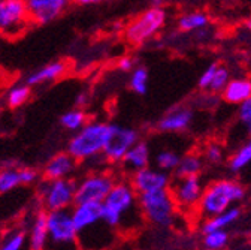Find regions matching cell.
I'll use <instances>...</instances> for the list:
<instances>
[{"label":"cell","instance_id":"obj_40","mask_svg":"<svg viewBox=\"0 0 251 250\" xmlns=\"http://www.w3.org/2000/svg\"><path fill=\"white\" fill-rule=\"evenodd\" d=\"M203 250H209V249H203Z\"/></svg>","mask_w":251,"mask_h":250},{"label":"cell","instance_id":"obj_20","mask_svg":"<svg viewBox=\"0 0 251 250\" xmlns=\"http://www.w3.org/2000/svg\"><path fill=\"white\" fill-rule=\"evenodd\" d=\"M239 217H241V208L233 205V207H230L229 210H226L223 213H220V214H217L214 217L206 219V221L201 226L202 234L218 231V229H226L230 225H233Z\"/></svg>","mask_w":251,"mask_h":250},{"label":"cell","instance_id":"obj_25","mask_svg":"<svg viewBox=\"0 0 251 250\" xmlns=\"http://www.w3.org/2000/svg\"><path fill=\"white\" fill-rule=\"evenodd\" d=\"M20 186H23L21 167L8 165L0 168V194H8Z\"/></svg>","mask_w":251,"mask_h":250},{"label":"cell","instance_id":"obj_32","mask_svg":"<svg viewBox=\"0 0 251 250\" xmlns=\"http://www.w3.org/2000/svg\"><path fill=\"white\" fill-rule=\"evenodd\" d=\"M238 121L245 129L248 137H251V98L238 105Z\"/></svg>","mask_w":251,"mask_h":250},{"label":"cell","instance_id":"obj_3","mask_svg":"<svg viewBox=\"0 0 251 250\" xmlns=\"http://www.w3.org/2000/svg\"><path fill=\"white\" fill-rule=\"evenodd\" d=\"M111 123L100 120H88L84 128L74 132L68 141L66 151L79 164H85L103 154Z\"/></svg>","mask_w":251,"mask_h":250},{"label":"cell","instance_id":"obj_7","mask_svg":"<svg viewBox=\"0 0 251 250\" xmlns=\"http://www.w3.org/2000/svg\"><path fill=\"white\" fill-rule=\"evenodd\" d=\"M138 199L141 213L147 222L162 228L174 225L178 208L174 202L169 189L160 192L142 194L138 195Z\"/></svg>","mask_w":251,"mask_h":250},{"label":"cell","instance_id":"obj_2","mask_svg":"<svg viewBox=\"0 0 251 250\" xmlns=\"http://www.w3.org/2000/svg\"><path fill=\"white\" fill-rule=\"evenodd\" d=\"M244 198L245 189L239 181L230 178H220L205 187L196 210L201 217L209 219L229 210L235 204L241 202Z\"/></svg>","mask_w":251,"mask_h":250},{"label":"cell","instance_id":"obj_31","mask_svg":"<svg viewBox=\"0 0 251 250\" xmlns=\"http://www.w3.org/2000/svg\"><path fill=\"white\" fill-rule=\"evenodd\" d=\"M230 80H232L230 78V71L226 66L220 65L218 69H217V72H215V77H214L212 84H211V87H209L208 91H211V93H222L226 88V85L229 84Z\"/></svg>","mask_w":251,"mask_h":250},{"label":"cell","instance_id":"obj_18","mask_svg":"<svg viewBox=\"0 0 251 250\" xmlns=\"http://www.w3.org/2000/svg\"><path fill=\"white\" fill-rule=\"evenodd\" d=\"M151 161V151L150 147L145 141H138L129 153L124 156V159L121 161V165L124 171H127L129 174H135L147 167H150Z\"/></svg>","mask_w":251,"mask_h":250},{"label":"cell","instance_id":"obj_23","mask_svg":"<svg viewBox=\"0 0 251 250\" xmlns=\"http://www.w3.org/2000/svg\"><path fill=\"white\" fill-rule=\"evenodd\" d=\"M88 121V115L84 108H72L66 111L65 114H61L60 117V124L61 128L68 132H78L81 128H84Z\"/></svg>","mask_w":251,"mask_h":250},{"label":"cell","instance_id":"obj_4","mask_svg":"<svg viewBox=\"0 0 251 250\" xmlns=\"http://www.w3.org/2000/svg\"><path fill=\"white\" fill-rule=\"evenodd\" d=\"M166 21L168 12L163 6H151L126 24L123 36L129 45L142 47L162 32Z\"/></svg>","mask_w":251,"mask_h":250},{"label":"cell","instance_id":"obj_34","mask_svg":"<svg viewBox=\"0 0 251 250\" xmlns=\"http://www.w3.org/2000/svg\"><path fill=\"white\" fill-rule=\"evenodd\" d=\"M218 63H211V65H208L205 69H203V72L201 74V77H199V80H198V87L201 88V90H203V91H208L209 90V87H211V84H212V80H214V77H215V72H217V69H218Z\"/></svg>","mask_w":251,"mask_h":250},{"label":"cell","instance_id":"obj_6","mask_svg":"<svg viewBox=\"0 0 251 250\" xmlns=\"http://www.w3.org/2000/svg\"><path fill=\"white\" fill-rule=\"evenodd\" d=\"M76 180L75 178H42L38 183L39 207L50 213L58 210H71L75 205Z\"/></svg>","mask_w":251,"mask_h":250},{"label":"cell","instance_id":"obj_37","mask_svg":"<svg viewBox=\"0 0 251 250\" xmlns=\"http://www.w3.org/2000/svg\"><path fill=\"white\" fill-rule=\"evenodd\" d=\"M72 5H76V6H91V5H96V3H100L102 0H69Z\"/></svg>","mask_w":251,"mask_h":250},{"label":"cell","instance_id":"obj_8","mask_svg":"<svg viewBox=\"0 0 251 250\" xmlns=\"http://www.w3.org/2000/svg\"><path fill=\"white\" fill-rule=\"evenodd\" d=\"M115 177L106 171H90L76 180L75 204L98 202L102 204L115 184Z\"/></svg>","mask_w":251,"mask_h":250},{"label":"cell","instance_id":"obj_27","mask_svg":"<svg viewBox=\"0 0 251 250\" xmlns=\"http://www.w3.org/2000/svg\"><path fill=\"white\" fill-rule=\"evenodd\" d=\"M251 164V137L242 142L241 147L236 148V151L230 156L229 159V169L232 172H239L244 168H247Z\"/></svg>","mask_w":251,"mask_h":250},{"label":"cell","instance_id":"obj_11","mask_svg":"<svg viewBox=\"0 0 251 250\" xmlns=\"http://www.w3.org/2000/svg\"><path fill=\"white\" fill-rule=\"evenodd\" d=\"M169 192L178 210L192 211L196 210L203 194V186L199 175L195 177H176L171 183Z\"/></svg>","mask_w":251,"mask_h":250},{"label":"cell","instance_id":"obj_14","mask_svg":"<svg viewBox=\"0 0 251 250\" xmlns=\"http://www.w3.org/2000/svg\"><path fill=\"white\" fill-rule=\"evenodd\" d=\"M79 162L68 151H60L45 162L42 167V177L48 180L55 178H74Z\"/></svg>","mask_w":251,"mask_h":250},{"label":"cell","instance_id":"obj_22","mask_svg":"<svg viewBox=\"0 0 251 250\" xmlns=\"http://www.w3.org/2000/svg\"><path fill=\"white\" fill-rule=\"evenodd\" d=\"M27 247V234L24 226L8 229L0 238V250H24Z\"/></svg>","mask_w":251,"mask_h":250},{"label":"cell","instance_id":"obj_29","mask_svg":"<svg viewBox=\"0 0 251 250\" xmlns=\"http://www.w3.org/2000/svg\"><path fill=\"white\" fill-rule=\"evenodd\" d=\"M179 161H181V154L178 151L165 148L155 154V168L166 172H172V171L175 172V169L179 165Z\"/></svg>","mask_w":251,"mask_h":250},{"label":"cell","instance_id":"obj_33","mask_svg":"<svg viewBox=\"0 0 251 250\" xmlns=\"http://www.w3.org/2000/svg\"><path fill=\"white\" fill-rule=\"evenodd\" d=\"M203 158L209 164H220L225 159V150L217 142H209L203 150Z\"/></svg>","mask_w":251,"mask_h":250},{"label":"cell","instance_id":"obj_10","mask_svg":"<svg viewBox=\"0 0 251 250\" xmlns=\"http://www.w3.org/2000/svg\"><path fill=\"white\" fill-rule=\"evenodd\" d=\"M139 132L135 128L111 123L108 139L103 148V158L108 164H121L124 156L138 142Z\"/></svg>","mask_w":251,"mask_h":250},{"label":"cell","instance_id":"obj_24","mask_svg":"<svg viewBox=\"0 0 251 250\" xmlns=\"http://www.w3.org/2000/svg\"><path fill=\"white\" fill-rule=\"evenodd\" d=\"M203 168V159L199 154L188 153L181 156L178 168L175 169L176 177H195L199 175Z\"/></svg>","mask_w":251,"mask_h":250},{"label":"cell","instance_id":"obj_13","mask_svg":"<svg viewBox=\"0 0 251 250\" xmlns=\"http://www.w3.org/2000/svg\"><path fill=\"white\" fill-rule=\"evenodd\" d=\"M130 183L138 195L142 194H151V192H160L168 191L171 187L172 178L169 172L162 171L159 168L147 167L130 177Z\"/></svg>","mask_w":251,"mask_h":250},{"label":"cell","instance_id":"obj_1","mask_svg":"<svg viewBox=\"0 0 251 250\" xmlns=\"http://www.w3.org/2000/svg\"><path fill=\"white\" fill-rule=\"evenodd\" d=\"M103 222L120 232H132L145 221L141 208L138 194L130 180H117L111 192L102 202Z\"/></svg>","mask_w":251,"mask_h":250},{"label":"cell","instance_id":"obj_30","mask_svg":"<svg viewBox=\"0 0 251 250\" xmlns=\"http://www.w3.org/2000/svg\"><path fill=\"white\" fill-rule=\"evenodd\" d=\"M229 232L226 229H218V231H212V232H206L203 234L202 243L205 249L209 250H223L226 249V246L229 244Z\"/></svg>","mask_w":251,"mask_h":250},{"label":"cell","instance_id":"obj_39","mask_svg":"<svg viewBox=\"0 0 251 250\" xmlns=\"http://www.w3.org/2000/svg\"><path fill=\"white\" fill-rule=\"evenodd\" d=\"M165 2V0H151L152 6H162V3Z\"/></svg>","mask_w":251,"mask_h":250},{"label":"cell","instance_id":"obj_19","mask_svg":"<svg viewBox=\"0 0 251 250\" xmlns=\"http://www.w3.org/2000/svg\"><path fill=\"white\" fill-rule=\"evenodd\" d=\"M222 98L227 104L241 105L251 98V80L245 77L232 78L226 88L222 91Z\"/></svg>","mask_w":251,"mask_h":250},{"label":"cell","instance_id":"obj_12","mask_svg":"<svg viewBox=\"0 0 251 250\" xmlns=\"http://www.w3.org/2000/svg\"><path fill=\"white\" fill-rule=\"evenodd\" d=\"M24 5L31 24L45 26L65 15L72 3L69 0H24Z\"/></svg>","mask_w":251,"mask_h":250},{"label":"cell","instance_id":"obj_28","mask_svg":"<svg viewBox=\"0 0 251 250\" xmlns=\"http://www.w3.org/2000/svg\"><path fill=\"white\" fill-rule=\"evenodd\" d=\"M150 84V74L145 66L136 65L133 71L129 74V87L136 95H145L148 91Z\"/></svg>","mask_w":251,"mask_h":250},{"label":"cell","instance_id":"obj_26","mask_svg":"<svg viewBox=\"0 0 251 250\" xmlns=\"http://www.w3.org/2000/svg\"><path fill=\"white\" fill-rule=\"evenodd\" d=\"M31 98V87L24 81L12 85L6 93V104L9 108L15 110L25 105Z\"/></svg>","mask_w":251,"mask_h":250},{"label":"cell","instance_id":"obj_38","mask_svg":"<svg viewBox=\"0 0 251 250\" xmlns=\"http://www.w3.org/2000/svg\"><path fill=\"white\" fill-rule=\"evenodd\" d=\"M87 102H88V96L84 95V93H81V95L78 96V99H76V107L78 108H84L87 105Z\"/></svg>","mask_w":251,"mask_h":250},{"label":"cell","instance_id":"obj_21","mask_svg":"<svg viewBox=\"0 0 251 250\" xmlns=\"http://www.w3.org/2000/svg\"><path fill=\"white\" fill-rule=\"evenodd\" d=\"M176 24L181 32H185V33L201 32V30H203L209 26V15L202 11L185 12L178 18Z\"/></svg>","mask_w":251,"mask_h":250},{"label":"cell","instance_id":"obj_9","mask_svg":"<svg viewBox=\"0 0 251 250\" xmlns=\"http://www.w3.org/2000/svg\"><path fill=\"white\" fill-rule=\"evenodd\" d=\"M31 26L24 0H0V36L20 38Z\"/></svg>","mask_w":251,"mask_h":250},{"label":"cell","instance_id":"obj_15","mask_svg":"<svg viewBox=\"0 0 251 250\" xmlns=\"http://www.w3.org/2000/svg\"><path fill=\"white\" fill-rule=\"evenodd\" d=\"M69 69H71V66L66 60H54V61H50V63L35 69V71H31L25 77L24 81L30 87H39V85L51 84V83L61 80L65 75H68Z\"/></svg>","mask_w":251,"mask_h":250},{"label":"cell","instance_id":"obj_5","mask_svg":"<svg viewBox=\"0 0 251 250\" xmlns=\"http://www.w3.org/2000/svg\"><path fill=\"white\" fill-rule=\"evenodd\" d=\"M47 231L48 235L44 250H81L71 210L47 213Z\"/></svg>","mask_w":251,"mask_h":250},{"label":"cell","instance_id":"obj_16","mask_svg":"<svg viewBox=\"0 0 251 250\" xmlns=\"http://www.w3.org/2000/svg\"><path fill=\"white\" fill-rule=\"evenodd\" d=\"M193 121V111L185 107V105H178L165 112L159 121H157V129L168 134H178L184 132L190 128Z\"/></svg>","mask_w":251,"mask_h":250},{"label":"cell","instance_id":"obj_17","mask_svg":"<svg viewBox=\"0 0 251 250\" xmlns=\"http://www.w3.org/2000/svg\"><path fill=\"white\" fill-rule=\"evenodd\" d=\"M27 234V250H44L47 244V211L39 208L24 225Z\"/></svg>","mask_w":251,"mask_h":250},{"label":"cell","instance_id":"obj_35","mask_svg":"<svg viewBox=\"0 0 251 250\" xmlns=\"http://www.w3.org/2000/svg\"><path fill=\"white\" fill-rule=\"evenodd\" d=\"M21 181L23 186H31L39 183V172L30 167H21Z\"/></svg>","mask_w":251,"mask_h":250},{"label":"cell","instance_id":"obj_36","mask_svg":"<svg viewBox=\"0 0 251 250\" xmlns=\"http://www.w3.org/2000/svg\"><path fill=\"white\" fill-rule=\"evenodd\" d=\"M117 66H118V69H120L121 72H124V74H130V72L133 71V68L136 66V61H135V58L130 57V56H123V57L118 60Z\"/></svg>","mask_w":251,"mask_h":250}]
</instances>
